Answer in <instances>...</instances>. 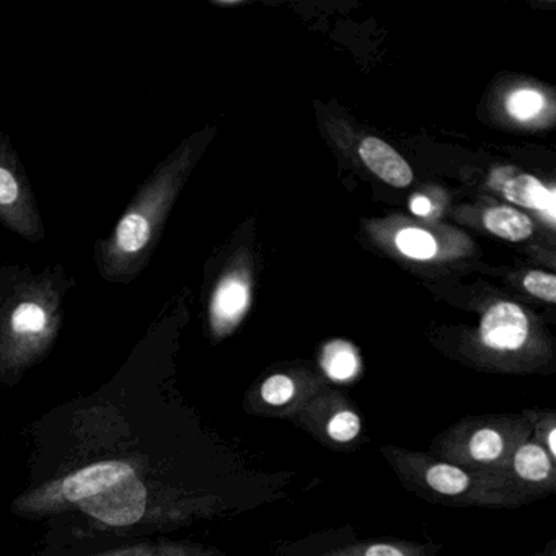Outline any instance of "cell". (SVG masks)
I'll list each match as a JSON object with an SVG mask.
<instances>
[{"instance_id": "obj_16", "label": "cell", "mask_w": 556, "mask_h": 556, "mask_svg": "<svg viewBox=\"0 0 556 556\" xmlns=\"http://www.w3.org/2000/svg\"><path fill=\"white\" fill-rule=\"evenodd\" d=\"M320 366L325 376L338 383L353 382L361 374L359 354L348 341L334 340L325 344Z\"/></svg>"}, {"instance_id": "obj_23", "label": "cell", "mask_w": 556, "mask_h": 556, "mask_svg": "<svg viewBox=\"0 0 556 556\" xmlns=\"http://www.w3.org/2000/svg\"><path fill=\"white\" fill-rule=\"evenodd\" d=\"M409 210H412V213L416 214V216H428L432 210L431 201L425 197L413 198L412 203H409Z\"/></svg>"}, {"instance_id": "obj_5", "label": "cell", "mask_w": 556, "mask_h": 556, "mask_svg": "<svg viewBox=\"0 0 556 556\" xmlns=\"http://www.w3.org/2000/svg\"><path fill=\"white\" fill-rule=\"evenodd\" d=\"M0 224L31 243L47 239L43 216L21 154L0 129Z\"/></svg>"}, {"instance_id": "obj_14", "label": "cell", "mask_w": 556, "mask_h": 556, "mask_svg": "<svg viewBox=\"0 0 556 556\" xmlns=\"http://www.w3.org/2000/svg\"><path fill=\"white\" fill-rule=\"evenodd\" d=\"M359 155L364 164L386 184L395 188H405L412 184V168L387 142L377 138L364 139L361 142Z\"/></svg>"}, {"instance_id": "obj_1", "label": "cell", "mask_w": 556, "mask_h": 556, "mask_svg": "<svg viewBox=\"0 0 556 556\" xmlns=\"http://www.w3.org/2000/svg\"><path fill=\"white\" fill-rule=\"evenodd\" d=\"M74 288L63 265L0 266V377L22 372L53 348Z\"/></svg>"}, {"instance_id": "obj_3", "label": "cell", "mask_w": 556, "mask_h": 556, "mask_svg": "<svg viewBox=\"0 0 556 556\" xmlns=\"http://www.w3.org/2000/svg\"><path fill=\"white\" fill-rule=\"evenodd\" d=\"M403 486L432 504L455 507H520L526 497L503 473L468 470L431 452L380 448Z\"/></svg>"}, {"instance_id": "obj_10", "label": "cell", "mask_w": 556, "mask_h": 556, "mask_svg": "<svg viewBox=\"0 0 556 556\" xmlns=\"http://www.w3.org/2000/svg\"><path fill=\"white\" fill-rule=\"evenodd\" d=\"M135 473L138 471L128 462H100V464L80 468L64 480L51 484L50 488H45V493L48 494V500L54 501V503L66 501V503L77 506L83 501L96 496L105 488L113 486Z\"/></svg>"}, {"instance_id": "obj_20", "label": "cell", "mask_w": 556, "mask_h": 556, "mask_svg": "<svg viewBox=\"0 0 556 556\" xmlns=\"http://www.w3.org/2000/svg\"><path fill=\"white\" fill-rule=\"evenodd\" d=\"M396 247L403 255L416 260H429L435 255L434 239L425 230L405 229L396 236Z\"/></svg>"}, {"instance_id": "obj_21", "label": "cell", "mask_w": 556, "mask_h": 556, "mask_svg": "<svg viewBox=\"0 0 556 556\" xmlns=\"http://www.w3.org/2000/svg\"><path fill=\"white\" fill-rule=\"evenodd\" d=\"M506 106L510 116L520 119V122H527V119H532L533 116L542 112L545 100L535 90L523 89L510 93Z\"/></svg>"}, {"instance_id": "obj_4", "label": "cell", "mask_w": 556, "mask_h": 556, "mask_svg": "<svg viewBox=\"0 0 556 556\" xmlns=\"http://www.w3.org/2000/svg\"><path fill=\"white\" fill-rule=\"evenodd\" d=\"M530 435L527 412L468 416L434 439L431 454L468 470L504 473L516 448Z\"/></svg>"}, {"instance_id": "obj_8", "label": "cell", "mask_w": 556, "mask_h": 556, "mask_svg": "<svg viewBox=\"0 0 556 556\" xmlns=\"http://www.w3.org/2000/svg\"><path fill=\"white\" fill-rule=\"evenodd\" d=\"M77 506L106 526H132L146 514L148 488L138 473H135L113 486L105 488Z\"/></svg>"}, {"instance_id": "obj_17", "label": "cell", "mask_w": 556, "mask_h": 556, "mask_svg": "<svg viewBox=\"0 0 556 556\" xmlns=\"http://www.w3.org/2000/svg\"><path fill=\"white\" fill-rule=\"evenodd\" d=\"M483 224L493 236L509 242H520L533 233L532 220L513 207L488 210L483 216Z\"/></svg>"}, {"instance_id": "obj_9", "label": "cell", "mask_w": 556, "mask_h": 556, "mask_svg": "<svg viewBox=\"0 0 556 556\" xmlns=\"http://www.w3.org/2000/svg\"><path fill=\"white\" fill-rule=\"evenodd\" d=\"M503 475L529 504L556 490L555 458L532 438L516 448Z\"/></svg>"}, {"instance_id": "obj_15", "label": "cell", "mask_w": 556, "mask_h": 556, "mask_svg": "<svg viewBox=\"0 0 556 556\" xmlns=\"http://www.w3.org/2000/svg\"><path fill=\"white\" fill-rule=\"evenodd\" d=\"M431 545L408 540H363L328 549L318 556H429Z\"/></svg>"}, {"instance_id": "obj_19", "label": "cell", "mask_w": 556, "mask_h": 556, "mask_svg": "<svg viewBox=\"0 0 556 556\" xmlns=\"http://www.w3.org/2000/svg\"><path fill=\"white\" fill-rule=\"evenodd\" d=\"M529 415L530 425H532V435L530 438L542 445L553 458H556V413L552 409H526Z\"/></svg>"}, {"instance_id": "obj_18", "label": "cell", "mask_w": 556, "mask_h": 556, "mask_svg": "<svg viewBox=\"0 0 556 556\" xmlns=\"http://www.w3.org/2000/svg\"><path fill=\"white\" fill-rule=\"evenodd\" d=\"M105 556H216V553L198 548V546L181 545V543H161V545L142 543V545L129 546Z\"/></svg>"}, {"instance_id": "obj_12", "label": "cell", "mask_w": 556, "mask_h": 556, "mask_svg": "<svg viewBox=\"0 0 556 556\" xmlns=\"http://www.w3.org/2000/svg\"><path fill=\"white\" fill-rule=\"evenodd\" d=\"M250 289L240 275H226L217 281L210 299V327L214 337L224 338L236 330L249 308Z\"/></svg>"}, {"instance_id": "obj_11", "label": "cell", "mask_w": 556, "mask_h": 556, "mask_svg": "<svg viewBox=\"0 0 556 556\" xmlns=\"http://www.w3.org/2000/svg\"><path fill=\"white\" fill-rule=\"evenodd\" d=\"M480 340L496 353H516L529 340V321L519 305L500 302L484 314Z\"/></svg>"}, {"instance_id": "obj_13", "label": "cell", "mask_w": 556, "mask_h": 556, "mask_svg": "<svg viewBox=\"0 0 556 556\" xmlns=\"http://www.w3.org/2000/svg\"><path fill=\"white\" fill-rule=\"evenodd\" d=\"M490 185L504 194L510 203L532 207L555 220V191L543 187L532 175L522 174L513 167L496 168L491 174Z\"/></svg>"}, {"instance_id": "obj_7", "label": "cell", "mask_w": 556, "mask_h": 556, "mask_svg": "<svg viewBox=\"0 0 556 556\" xmlns=\"http://www.w3.org/2000/svg\"><path fill=\"white\" fill-rule=\"evenodd\" d=\"M321 390V382L311 377L286 372L271 374L256 387L255 392L250 393L245 408L250 415L271 416L292 421Z\"/></svg>"}, {"instance_id": "obj_22", "label": "cell", "mask_w": 556, "mask_h": 556, "mask_svg": "<svg viewBox=\"0 0 556 556\" xmlns=\"http://www.w3.org/2000/svg\"><path fill=\"white\" fill-rule=\"evenodd\" d=\"M523 288L530 294L549 302V304L556 301V278L548 273L530 271L523 279Z\"/></svg>"}, {"instance_id": "obj_2", "label": "cell", "mask_w": 556, "mask_h": 556, "mask_svg": "<svg viewBox=\"0 0 556 556\" xmlns=\"http://www.w3.org/2000/svg\"><path fill=\"white\" fill-rule=\"evenodd\" d=\"M190 162V148L168 155L139 185L113 229L97 240L93 263L103 281L131 285L151 265Z\"/></svg>"}, {"instance_id": "obj_6", "label": "cell", "mask_w": 556, "mask_h": 556, "mask_svg": "<svg viewBox=\"0 0 556 556\" xmlns=\"http://www.w3.org/2000/svg\"><path fill=\"white\" fill-rule=\"evenodd\" d=\"M292 422L331 451H353L364 438L359 409L333 390H321Z\"/></svg>"}]
</instances>
